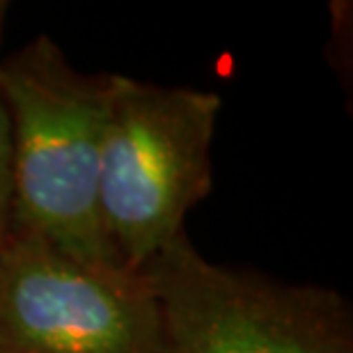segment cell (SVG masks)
Here are the masks:
<instances>
[{"instance_id":"3957f363","label":"cell","mask_w":353,"mask_h":353,"mask_svg":"<svg viewBox=\"0 0 353 353\" xmlns=\"http://www.w3.org/2000/svg\"><path fill=\"white\" fill-rule=\"evenodd\" d=\"M140 273L168 353H353V312L335 289L216 264L186 234Z\"/></svg>"},{"instance_id":"277c9868","label":"cell","mask_w":353,"mask_h":353,"mask_svg":"<svg viewBox=\"0 0 353 353\" xmlns=\"http://www.w3.org/2000/svg\"><path fill=\"white\" fill-rule=\"evenodd\" d=\"M0 353H168L143 273L97 268L10 228L0 241Z\"/></svg>"},{"instance_id":"8992f818","label":"cell","mask_w":353,"mask_h":353,"mask_svg":"<svg viewBox=\"0 0 353 353\" xmlns=\"http://www.w3.org/2000/svg\"><path fill=\"white\" fill-rule=\"evenodd\" d=\"M7 10H10V5L5 3V0H0V44H3V32H5V19H7ZM3 62V58H0Z\"/></svg>"},{"instance_id":"5b68a950","label":"cell","mask_w":353,"mask_h":353,"mask_svg":"<svg viewBox=\"0 0 353 353\" xmlns=\"http://www.w3.org/2000/svg\"><path fill=\"white\" fill-rule=\"evenodd\" d=\"M12 225V140L10 117L0 97V241Z\"/></svg>"},{"instance_id":"7a4b0ae2","label":"cell","mask_w":353,"mask_h":353,"mask_svg":"<svg viewBox=\"0 0 353 353\" xmlns=\"http://www.w3.org/2000/svg\"><path fill=\"white\" fill-rule=\"evenodd\" d=\"M223 99L117 74L105 126L99 209L119 262L133 273L183 234L190 209L211 193Z\"/></svg>"},{"instance_id":"6da1fadb","label":"cell","mask_w":353,"mask_h":353,"mask_svg":"<svg viewBox=\"0 0 353 353\" xmlns=\"http://www.w3.org/2000/svg\"><path fill=\"white\" fill-rule=\"evenodd\" d=\"M115 81L117 74L76 69L46 34L0 62V97L12 140L10 228L97 268H124L99 209Z\"/></svg>"}]
</instances>
